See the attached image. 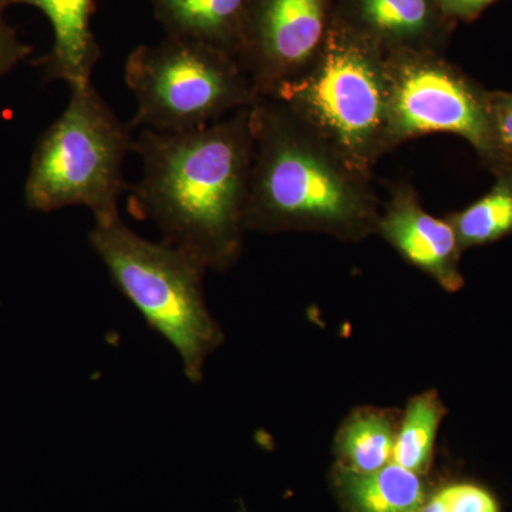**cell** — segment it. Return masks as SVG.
Returning a JSON list of instances; mask_svg holds the SVG:
<instances>
[{"instance_id":"6da1fadb","label":"cell","mask_w":512,"mask_h":512,"mask_svg":"<svg viewBox=\"0 0 512 512\" xmlns=\"http://www.w3.org/2000/svg\"><path fill=\"white\" fill-rule=\"evenodd\" d=\"M133 151L143 174L128 192L131 215L153 222L161 241L205 271L228 268L247 228L254 158L251 107L187 133L143 128Z\"/></svg>"},{"instance_id":"7a4b0ae2","label":"cell","mask_w":512,"mask_h":512,"mask_svg":"<svg viewBox=\"0 0 512 512\" xmlns=\"http://www.w3.org/2000/svg\"><path fill=\"white\" fill-rule=\"evenodd\" d=\"M254 138L247 228H315L360 235L376 229L372 177L359 173L271 97L251 107Z\"/></svg>"},{"instance_id":"3957f363","label":"cell","mask_w":512,"mask_h":512,"mask_svg":"<svg viewBox=\"0 0 512 512\" xmlns=\"http://www.w3.org/2000/svg\"><path fill=\"white\" fill-rule=\"evenodd\" d=\"M269 97L367 177L394 150L386 55L336 23L311 67Z\"/></svg>"},{"instance_id":"277c9868","label":"cell","mask_w":512,"mask_h":512,"mask_svg":"<svg viewBox=\"0 0 512 512\" xmlns=\"http://www.w3.org/2000/svg\"><path fill=\"white\" fill-rule=\"evenodd\" d=\"M89 242L114 285L180 357L185 377L200 382L222 339L205 302V269L164 241L140 237L120 212L94 220Z\"/></svg>"},{"instance_id":"5b68a950","label":"cell","mask_w":512,"mask_h":512,"mask_svg":"<svg viewBox=\"0 0 512 512\" xmlns=\"http://www.w3.org/2000/svg\"><path fill=\"white\" fill-rule=\"evenodd\" d=\"M133 146V128L117 119L92 83L70 87L69 104L33 153L26 205L43 214L86 207L94 220L119 214L124 161Z\"/></svg>"},{"instance_id":"8992f818","label":"cell","mask_w":512,"mask_h":512,"mask_svg":"<svg viewBox=\"0 0 512 512\" xmlns=\"http://www.w3.org/2000/svg\"><path fill=\"white\" fill-rule=\"evenodd\" d=\"M124 80L137 104L131 128L156 133L200 130L259 99L237 57L181 37L134 49Z\"/></svg>"},{"instance_id":"52a82bcc","label":"cell","mask_w":512,"mask_h":512,"mask_svg":"<svg viewBox=\"0 0 512 512\" xmlns=\"http://www.w3.org/2000/svg\"><path fill=\"white\" fill-rule=\"evenodd\" d=\"M390 134L394 148L431 133L464 138L495 175L501 173L483 89L437 53L386 55Z\"/></svg>"},{"instance_id":"ba28073f","label":"cell","mask_w":512,"mask_h":512,"mask_svg":"<svg viewBox=\"0 0 512 512\" xmlns=\"http://www.w3.org/2000/svg\"><path fill=\"white\" fill-rule=\"evenodd\" d=\"M330 0H248L238 60L259 97L311 67L328 37Z\"/></svg>"},{"instance_id":"9c48e42d","label":"cell","mask_w":512,"mask_h":512,"mask_svg":"<svg viewBox=\"0 0 512 512\" xmlns=\"http://www.w3.org/2000/svg\"><path fill=\"white\" fill-rule=\"evenodd\" d=\"M377 231L410 264L448 291L463 285L458 269L460 242L453 225L424 210L419 194L409 183L390 187V197L380 208Z\"/></svg>"},{"instance_id":"30bf717a","label":"cell","mask_w":512,"mask_h":512,"mask_svg":"<svg viewBox=\"0 0 512 512\" xmlns=\"http://www.w3.org/2000/svg\"><path fill=\"white\" fill-rule=\"evenodd\" d=\"M440 16L436 0H346L345 12L332 22L384 55L404 50L436 53Z\"/></svg>"},{"instance_id":"8fae6325","label":"cell","mask_w":512,"mask_h":512,"mask_svg":"<svg viewBox=\"0 0 512 512\" xmlns=\"http://www.w3.org/2000/svg\"><path fill=\"white\" fill-rule=\"evenodd\" d=\"M10 5L39 9L52 25V50L37 60L46 79L62 80L69 87L92 83L101 57L92 30L94 0H9Z\"/></svg>"},{"instance_id":"7c38bea8","label":"cell","mask_w":512,"mask_h":512,"mask_svg":"<svg viewBox=\"0 0 512 512\" xmlns=\"http://www.w3.org/2000/svg\"><path fill=\"white\" fill-rule=\"evenodd\" d=\"M167 36L197 40L238 59L248 0H148Z\"/></svg>"},{"instance_id":"4fadbf2b","label":"cell","mask_w":512,"mask_h":512,"mask_svg":"<svg viewBox=\"0 0 512 512\" xmlns=\"http://www.w3.org/2000/svg\"><path fill=\"white\" fill-rule=\"evenodd\" d=\"M335 480L349 512H417L429 497L420 474L393 461L373 473L340 466Z\"/></svg>"},{"instance_id":"5bb4252c","label":"cell","mask_w":512,"mask_h":512,"mask_svg":"<svg viewBox=\"0 0 512 512\" xmlns=\"http://www.w3.org/2000/svg\"><path fill=\"white\" fill-rule=\"evenodd\" d=\"M495 178L494 187L483 198L447 218L463 249L512 234V173Z\"/></svg>"},{"instance_id":"9a60e30c","label":"cell","mask_w":512,"mask_h":512,"mask_svg":"<svg viewBox=\"0 0 512 512\" xmlns=\"http://www.w3.org/2000/svg\"><path fill=\"white\" fill-rule=\"evenodd\" d=\"M394 434L392 421L380 413L357 414L343 427L339 437L342 467L357 473H373L392 463Z\"/></svg>"},{"instance_id":"2e32d148","label":"cell","mask_w":512,"mask_h":512,"mask_svg":"<svg viewBox=\"0 0 512 512\" xmlns=\"http://www.w3.org/2000/svg\"><path fill=\"white\" fill-rule=\"evenodd\" d=\"M441 416L443 407L433 393L412 400L394 441L393 463L420 476L426 473L430 467Z\"/></svg>"},{"instance_id":"e0dca14e","label":"cell","mask_w":512,"mask_h":512,"mask_svg":"<svg viewBox=\"0 0 512 512\" xmlns=\"http://www.w3.org/2000/svg\"><path fill=\"white\" fill-rule=\"evenodd\" d=\"M488 113L491 134L501 165V173L498 175L512 173V93H488Z\"/></svg>"},{"instance_id":"ac0fdd59","label":"cell","mask_w":512,"mask_h":512,"mask_svg":"<svg viewBox=\"0 0 512 512\" xmlns=\"http://www.w3.org/2000/svg\"><path fill=\"white\" fill-rule=\"evenodd\" d=\"M447 512H500L490 491L477 484H450L439 490Z\"/></svg>"},{"instance_id":"d6986e66","label":"cell","mask_w":512,"mask_h":512,"mask_svg":"<svg viewBox=\"0 0 512 512\" xmlns=\"http://www.w3.org/2000/svg\"><path fill=\"white\" fill-rule=\"evenodd\" d=\"M8 6L9 0H0V79L32 53V47L25 45L6 22L5 10Z\"/></svg>"},{"instance_id":"ffe728a7","label":"cell","mask_w":512,"mask_h":512,"mask_svg":"<svg viewBox=\"0 0 512 512\" xmlns=\"http://www.w3.org/2000/svg\"><path fill=\"white\" fill-rule=\"evenodd\" d=\"M446 18L470 19L495 0H436Z\"/></svg>"}]
</instances>
